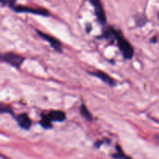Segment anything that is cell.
<instances>
[{
	"mask_svg": "<svg viewBox=\"0 0 159 159\" xmlns=\"http://www.w3.org/2000/svg\"><path fill=\"white\" fill-rule=\"evenodd\" d=\"M114 40H116L117 46L119 48L120 51L122 53L123 56L127 60H130L133 57L134 53V48L131 45V43L124 37L122 33L120 30H115L114 33Z\"/></svg>",
	"mask_w": 159,
	"mask_h": 159,
	"instance_id": "1",
	"label": "cell"
},
{
	"mask_svg": "<svg viewBox=\"0 0 159 159\" xmlns=\"http://www.w3.org/2000/svg\"><path fill=\"white\" fill-rule=\"evenodd\" d=\"M2 61L16 68H20L25 61V57L15 53H6L1 57Z\"/></svg>",
	"mask_w": 159,
	"mask_h": 159,
	"instance_id": "2",
	"label": "cell"
},
{
	"mask_svg": "<svg viewBox=\"0 0 159 159\" xmlns=\"http://www.w3.org/2000/svg\"><path fill=\"white\" fill-rule=\"evenodd\" d=\"M89 1L94 8L95 14H96L98 22L100 24L105 25L107 23V17H106L105 12H104L100 0H89Z\"/></svg>",
	"mask_w": 159,
	"mask_h": 159,
	"instance_id": "3",
	"label": "cell"
},
{
	"mask_svg": "<svg viewBox=\"0 0 159 159\" xmlns=\"http://www.w3.org/2000/svg\"><path fill=\"white\" fill-rule=\"evenodd\" d=\"M12 9L16 12H26V13L35 14V15L43 16H49V12L47 9H40V8H31L24 6H15Z\"/></svg>",
	"mask_w": 159,
	"mask_h": 159,
	"instance_id": "4",
	"label": "cell"
},
{
	"mask_svg": "<svg viewBox=\"0 0 159 159\" xmlns=\"http://www.w3.org/2000/svg\"><path fill=\"white\" fill-rule=\"evenodd\" d=\"M37 33L39 34L41 38H43V40H47L48 43H50L51 47L55 50L56 51H58V52H61L62 49H61V42L59 41L57 39H56L55 37H52L51 35H49L48 34H45V33L42 32V31L37 30Z\"/></svg>",
	"mask_w": 159,
	"mask_h": 159,
	"instance_id": "5",
	"label": "cell"
},
{
	"mask_svg": "<svg viewBox=\"0 0 159 159\" xmlns=\"http://www.w3.org/2000/svg\"><path fill=\"white\" fill-rule=\"evenodd\" d=\"M89 74L91 75L94 76V77L98 78L100 80H102V82L107 83V85H109L110 86H116V82L113 79V78L110 77L108 74L105 73L104 71H89Z\"/></svg>",
	"mask_w": 159,
	"mask_h": 159,
	"instance_id": "6",
	"label": "cell"
},
{
	"mask_svg": "<svg viewBox=\"0 0 159 159\" xmlns=\"http://www.w3.org/2000/svg\"><path fill=\"white\" fill-rule=\"evenodd\" d=\"M16 120L18 125L24 130H29L32 125V121L26 113L19 114L18 116H16Z\"/></svg>",
	"mask_w": 159,
	"mask_h": 159,
	"instance_id": "7",
	"label": "cell"
},
{
	"mask_svg": "<svg viewBox=\"0 0 159 159\" xmlns=\"http://www.w3.org/2000/svg\"><path fill=\"white\" fill-rule=\"evenodd\" d=\"M47 116L52 122H63L66 119V114L61 110H51Z\"/></svg>",
	"mask_w": 159,
	"mask_h": 159,
	"instance_id": "8",
	"label": "cell"
},
{
	"mask_svg": "<svg viewBox=\"0 0 159 159\" xmlns=\"http://www.w3.org/2000/svg\"><path fill=\"white\" fill-rule=\"evenodd\" d=\"M40 124L42 127L45 129L52 128V121L48 118L47 114L41 115V120L40 121Z\"/></svg>",
	"mask_w": 159,
	"mask_h": 159,
	"instance_id": "9",
	"label": "cell"
},
{
	"mask_svg": "<svg viewBox=\"0 0 159 159\" xmlns=\"http://www.w3.org/2000/svg\"><path fill=\"white\" fill-rule=\"evenodd\" d=\"M80 113L86 120L92 121L93 120V116H92L91 113H90L89 110H88V108L85 107V104H82V106L80 107Z\"/></svg>",
	"mask_w": 159,
	"mask_h": 159,
	"instance_id": "10",
	"label": "cell"
},
{
	"mask_svg": "<svg viewBox=\"0 0 159 159\" xmlns=\"http://www.w3.org/2000/svg\"><path fill=\"white\" fill-rule=\"evenodd\" d=\"M116 153L112 155L113 158L116 159H131L130 157L127 156V155L124 153V152H123L122 149H121V148L120 147L119 145L116 146Z\"/></svg>",
	"mask_w": 159,
	"mask_h": 159,
	"instance_id": "11",
	"label": "cell"
},
{
	"mask_svg": "<svg viewBox=\"0 0 159 159\" xmlns=\"http://www.w3.org/2000/svg\"><path fill=\"white\" fill-rule=\"evenodd\" d=\"M147 18L144 14H141V15H138L136 16V25L139 27L144 26L147 23Z\"/></svg>",
	"mask_w": 159,
	"mask_h": 159,
	"instance_id": "12",
	"label": "cell"
},
{
	"mask_svg": "<svg viewBox=\"0 0 159 159\" xmlns=\"http://www.w3.org/2000/svg\"><path fill=\"white\" fill-rule=\"evenodd\" d=\"M16 1V0H0L2 6H8V7L11 8V9H12L15 6Z\"/></svg>",
	"mask_w": 159,
	"mask_h": 159,
	"instance_id": "13",
	"label": "cell"
},
{
	"mask_svg": "<svg viewBox=\"0 0 159 159\" xmlns=\"http://www.w3.org/2000/svg\"><path fill=\"white\" fill-rule=\"evenodd\" d=\"M0 110H1V113H12V111L11 109H9L8 107H4V105H2V107H1V109H0Z\"/></svg>",
	"mask_w": 159,
	"mask_h": 159,
	"instance_id": "14",
	"label": "cell"
},
{
	"mask_svg": "<svg viewBox=\"0 0 159 159\" xmlns=\"http://www.w3.org/2000/svg\"><path fill=\"white\" fill-rule=\"evenodd\" d=\"M102 143H103V142H102V141H97V142H96V144H95V146H96V148H99L101 145H102Z\"/></svg>",
	"mask_w": 159,
	"mask_h": 159,
	"instance_id": "15",
	"label": "cell"
},
{
	"mask_svg": "<svg viewBox=\"0 0 159 159\" xmlns=\"http://www.w3.org/2000/svg\"><path fill=\"white\" fill-rule=\"evenodd\" d=\"M150 42H152V43H156V42H157V38L155 37H152V38L150 40Z\"/></svg>",
	"mask_w": 159,
	"mask_h": 159,
	"instance_id": "16",
	"label": "cell"
},
{
	"mask_svg": "<svg viewBox=\"0 0 159 159\" xmlns=\"http://www.w3.org/2000/svg\"><path fill=\"white\" fill-rule=\"evenodd\" d=\"M158 19H159V12H158Z\"/></svg>",
	"mask_w": 159,
	"mask_h": 159,
	"instance_id": "17",
	"label": "cell"
},
{
	"mask_svg": "<svg viewBox=\"0 0 159 159\" xmlns=\"http://www.w3.org/2000/svg\"><path fill=\"white\" fill-rule=\"evenodd\" d=\"M158 140H159V137H158Z\"/></svg>",
	"mask_w": 159,
	"mask_h": 159,
	"instance_id": "18",
	"label": "cell"
}]
</instances>
